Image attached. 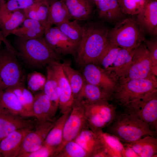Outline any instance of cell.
Segmentation results:
<instances>
[{
  "instance_id": "40",
  "label": "cell",
  "mask_w": 157,
  "mask_h": 157,
  "mask_svg": "<svg viewBox=\"0 0 157 157\" xmlns=\"http://www.w3.org/2000/svg\"><path fill=\"white\" fill-rule=\"evenodd\" d=\"M57 155L56 148L43 144L36 150L23 154L20 157H57Z\"/></svg>"
},
{
  "instance_id": "36",
  "label": "cell",
  "mask_w": 157,
  "mask_h": 157,
  "mask_svg": "<svg viewBox=\"0 0 157 157\" xmlns=\"http://www.w3.org/2000/svg\"><path fill=\"white\" fill-rule=\"evenodd\" d=\"M46 28L45 26L38 28L18 27L11 34L24 39L35 38L43 36Z\"/></svg>"
},
{
  "instance_id": "32",
  "label": "cell",
  "mask_w": 157,
  "mask_h": 157,
  "mask_svg": "<svg viewBox=\"0 0 157 157\" xmlns=\"http://www.w3.org/2000/svg\"><path fill=\"white\" fill-rule=\"evenodd\" d=\"M62 33L77 47L82 39L83 27L74 19L67 21L56 25Z\"/></svg>"
},
{
  "instance_id": "33",
  "label": "cell",
  "mask_w": 157,
  "mask_h": 157,
  "mask_svg": "<svg viewBox=\"0 0 157 157\" xmlns=\"http://www.w3.org/2000/svg\"><path fill=\"white\" fill-rule=\"evenodd\" d=\"M121 49L108 42L99 59L97 65L107 71L115 60Z\"/></svg>"
},
{
  "instance_id": "22",
  "label": "cell",
  "mask_w": 157,
  "mask_h": 157,
  "mask_svg": "<svg viewBox=\"0 0 157 157\" xmlns=\"http://www.w3.org/2000/svg\"><path fill=\"white\" fill-rule=\"evenodd\" d=\"M72 18L86 21L91 17L94 5L91 0H62Z\"/></svg>"
},
{
  "instance_id": "18",
  "label": "cell",
  "mask_w": 157,
  "mask_h": 157,
  "mask_svg": "<svg viewBox=\"0 0 157 157\" xmlns=\"http://www.w3.org/2000/svg\"><path fill=\"white\" fill-rule=\"evenodd\" d=\"M33 129L16 130L3 138L0 141V157H18L25 136Z\"/></svg>"
},
{
  "instance_id": "20",
  "label": "cell",
  "mask_w": 157,
  "mask_h": 157,
  "mask_svg": "<svg viewBox=\"0 0 157 157\" xmlns=\"http://www.w3.org/2000/svg\"><path fill=\"white\" fill-rule=\"evenodd\" d=\"M111 95L100 87L85 80L74 102L84 106L97 102L110 100Z\"/></svg>"
},
{
  "instance_id": "14",
  "label": "cell",
  "mask_w": 157,
  "mask_h": 157,
  "mask_svg": "<svg viewBox=\"0 0 157 157\" xmlns=\"http://www.w3.org/2000/svg\"><path fill=\"white\" fill-rule=\"evenodd\" d=\"M44 38L49 47L57 53L75 56L78 47L56 27H47Z\"/></svg>"
},
{
  "instance_id": "21",
  "label": "cell",
  "mask_w": 157,
  "mask_h": 157,
  "mask_svg": "<svg viewBox=\"0 0 157 157\" xmlns=\"http://www.w3.org/2000/svg\"><path fill=\"white\" fill-rule=\"evenodd\" d=\"M135 49L129 50L121 48L115 60L106 71L113 76L118 82L124 78L129 69Z\"/></svg>"
},
{
  "instance_id": "12",
  "label": "cell",
  "mask_w": 157,
  "mask_h": 157,
  "mask_svg": "<svg viewBox=\"0 0 157 157\" xmlns=\"http://www.w3.org/2000/svg\"><path fill=\"white\" fill-rule=\"evenodd\" d=\"M56 119L39 122L25 136L18 157L34 151L43 144L48 133L54 125Z\"/></svg>"
},
{
  "instance_id": "26",
  "label": "cell",
  "mask_w": 157,
  "mask_h": 157,
  "mask_svg": "<svg viewBox=\"0 0 157 157\" xmlns=\"http://www.w3.org/2000/svg\"><path fill=\"white\" fill-rule=\"evenodd\" d=\"M48 18L49 26L55 25L72 19L68 9L62 0H49Z\"/></svg>"
},
{
  "instance_id": "31",
  "label": "cell",
  "mask_w": 157,
  "mask_h": 157,
  "mask_svg": "<svg viewBox=\"0 0 157 157\" xmlns=\"http://www.w3.org/2000/svg\"><path fill=\"white\" fill-rule=\"evenodd\" d=\"M61 65L71 87L75 100L83 86L85 80L82 74L71 66L69 61H65L61 63Z\"/></svg>"
},
{
  "instance_id": "42",
  "label": "cell",
  "mask_w": 157,
  "mask_h": 157,
  "mask_svg": "<svg viewBox=\"0 0 157 157\" xmlns=\"http://www.w3.org/2000/svg\"><path fill=\"white\" fill-rule=\"evenodd\" d=\"M23 84H22L8 89L11 90L15 94L23 107L28 113L30 117V115L23 94Z\"/></svg>"
},
{
  "instance_id": "47",
  "label": "cell",
  "mask_w": 157,
  "mask_h": 157,
  "mask_svg": "<svg viewBox=\"0 0 157 157\" xmlns=\"http://www.w3.org/2000/svg\"><path fill=\"white\" fill-rule=\"evenodd\" d=\"M5 0H0V7L5 3Z\"/></svg>"
},
{
  "instance_id": "7",
  "label": "cell",
  "mask_w": 157,
  "mask_h": 157,
  "mask_svg": "<svg viewBox=\"0 0 157 157\" xmlns=\"http://www.w3.org/2000/svg\"><path fill=\"white\" fill-rule=\"evenodd\" d=\"M124 107L157 132V89L137 98Z\"/></svg>"
},
{
  "instance_id": "41",
  "label": "cell",
  "mask_w": 157,
  "mask_h": 157,
  "mask_svg": "<svg viewBox=\"0 0 157 157\" xmlns=\"http://www.w3.org/2000/svg\"><path fill=\"white\" fill-rule=\"evenodd\" d=\"M148 49L154 66V71L157 73V37L150 40H144L143 42Z\"/></svg>"
},
{
  "instance_id": "13",
  "label": "cell",
  "mask_w": 157,
  "mask_h": 157,
  "mask_svg": "<svg viewBox=\"0 0 157 157\" xmlns=\"http://www.w3.org/2000/svg\"><path fill=\"white\" fill-rule=\"evenodd\" d=\"M0 107V141L11 133L19 129H33L37 123Z\"/></svg>"
},
{
  "instance_id": "15",
  "label": "cell",
  "mask_w": 157,
  "mask_h": 157,
  "mask_svg": "<svg viewBox=\"0 0 157 157\" xmlns=\"http://www.w3.org/2000/svg\"><path fill=\"white\" fill-rule=\"evenodd\" d=\"M52 67L58 81L60 89L59 106L62 114L71 111L74 103L72 90L63 69L60 61L52 62L49 64Z\"/></svg>"
},
{
  "instance_id": "4",
  "label": "cell",
  "mask_w": 157,
  "mask_h": 157,
  "mask_svg": "<svg viewBox=\"0 0 157 157\" xmlns=\"http://www.w3.org/2000/svg\"><path fill=\"white\" fill-rule=\"evenodd\" d=\"M108 42L121 48L133 50L138 47L145 38L136 19L129 17L116 23L114 27L108 29Z\"/></svg>"
},
{
  "instance_id": "45",
  "label": "cell",
  "mask_w": 157,
  "mask_h": 157,
  "mask_svg": "<svg viewBox=\"0 0 157 157\" xmlns=\"http://www.w3.org/2000/svg\"><path fill=\"white\" fill-rule=\"evenodd\" d=\"M123 143L124 147L123 157H139L138 155L130 147L125 143Z\"/></svg>"
},
{
  "instance_id": "39",
  "label": "cell",
  "mask_w": 157,
  "mask_h": 157,
  "mask_svg": "<svg viewBox=\"0 0 157 157\" xmlns=\"http://www.w3.org/2000/svg\"><path fill=\"white\" fill-rule=\"evenodd\" d=\"M37 7V14L38 20L47 27L49 9V0H34Z\"/></svg>"
},
{
  "instance_id": "46",
  "label": "cell",
  "mask_w": 157,
  "mask_h": 157,
  "mask_svg": "<svg viewBox=\"0 0 157 157\" xmlns=\"http://www.w3.org/2000/svg\"><path fill=\"white\" fill-rule=\"evenodd\" d=\"M0 39H1L2 42H3L5 44L7 43L8 42V40L6 38H4L3 37L1 34V33L0 32Z\"/></svg>"
},
{
  "instance_id": "1",
  "label": "cell",
  "mask_w": 157,
  "mask_h": 157,
  "mask_svg": "<svg viewBox=\"0 0 157 157\" xmlns=\"http://www.w3.org/2000/svg\"><path fill=\"white\" fill-rule=\"evenodd\" d=\"M83 27L81 40L74 56L76 62L81 67L88 64L97 65L99 59L108 41V29L93 22L86 23Z\"/></svg>"
},
{
  "instance_id": "49",
  "label": "cell",
  "mask_w": 157,
  "mask_h": 157,
  "mask_svg": "<svg viewBox=\"0 0 157 157\" xmlns=\"http://www.w3.org/2000/svg\"><path fill=\"white\" fill-rule=\"evenodd\" d=\"M2 42V41L0 39V49L1 44Z\"/></svg>"
},
{
  "instance_id": "6",
  "label": "cell",
  "mask_w": 157,
  "mask_h": 157,
  "mask_svg": "<svg viewBox=\"0 0 157 157\" xmlns=\"http://www.w3.org/2000/svg\"><path fill=\"white\" fill-rule=\"evenodd\" d=\"M17 56L13 47L0 51V90L23 84V72Z\"/></svg>"
},
{
  "instance_id": "5",
  "label": "cell",
  "mask_w": 157,
  "mask_h": 157,
  "mask_svg": "<svg viewBox=\"0 0 157 157\" xmlns=\"http://www.w3.org/2000/svg\"><path fill=\"white\" fill-rule=\"evenodd\" d=\"M157 89L156 77L131 79L118 83L110 100L114 104L124 107L137 98Z\"/></svg>"
},
{
  "instance_id": "38",
  "label": "cell",
  "mask_w": 157,
  "mask_h": 157,
  "mask_svg": "<svg viewBox=\"0 0 157 157\" xmlns=\"http://www.w3.org/2000/svg\"><path fill=\"white\" fill-rule=\"evenodd\" d=\"M34 0H9L0 7V14L24 9L32 5Z\"/></svg>"
},
{
  "instance_id": "23",
  "label": "cell",
  "mask_w": 157,
  "mask_h": 157,
  "mask_svg": "<svg viewBox=\"0 0 157 157\" xmlns=\"http://www.w3.org/2000/svg\"><path fill=\"white\" fill-rule=\"evenodd\" d=\"M130 147L139 157L157 156V139L148 135L133 142L124 143Z\"/></svg>"
},
{
  "instance_id": "28",
  "label": "cell",
  "mask_w": 157,
  "mask_h": 157,
  "mask_svg": "<svg viewBox=\"0 0 157 157\" xmlns=\"http://www.w3.org/2000/svg\"><path fill=\"white\" fill-rule=\"evenodd\" d=\"M71 111L62 114L56 119L54 125L46 137L43 144L56 148L58 152V150L62 141L64 125Z\"/></svg>"
},
{
  "instance_id": "9",
  "label": "cell",
  "mask_w": 157,
  "mask_h": 157,
  "mask_svg": "<svg viewBox=\"0 0 157 157\" xmlns=\"http://www.w3.org/2000/svg\"><path fill=\"white\" fill-rule=\"evenodd\" d=\"M149 52L144 44L142 43L135 49L131 65L127 73L118 83L135 79L152 78L156 76Z\"/></svg>"
},
{
  "instance_id": "17",
  "label": "cell",
  "mask_w": 157,
  "mask_h": 157,
  "mask_svg": "<svg viewBox=\"0 0 157 157\" xmlns=\"http://www.w3.org/2000/svg\"><path fill=\"white\" fill-rule=\"evenodd\" d=\"M34 100L31 110L32 117L38 122L52 121L56 119L55 115L58 109L44 93L41 91L34 95Z\"/></svg>"
},
{
  "instance_id": "2",
  "label": "cell",
  "mask_w": 157,
  "mask_h": 157,
  "mask_svg": "<svg viewBox=\"0 0 157 157\" xmlns=\"http://www.w3.org/2000/svg\"><path fill=\"white\" fill-rule=\"evenodd\" d=\"M106 128L105 132L115 136L123 143L133 142L147 136H155L157 133L133 113L125 108L123 111H116L112 121Z\"/></svg>"
},
{
  "instance_id": "34",
  "label": "cell",
  "mask_w": 157,
  "mask_h": 157,
  "mask_svg": "<svg viewBox=\"0 0 157 157\" xmlns=\"http://www.w3.org/2000/svg\"><path fill=\"white\" fill-rule=\"evenodd\" d=\"M57 157H89L88 154L74 140L67 143Z\"/></svg>"
},
{
  "instance_id": "10",
  "label": "cell",
  "mask_w": 157,
  "mask_h": 157,
  "mask_svg": "<svg viewBox=\"0 0 157 157\" xmlns=\"http://www.w3.org/2000/svg\"><path fill=\"white\" fill-rule=\"evenodd\" d=\"M88 126L85 106L74 102L64 125L62 141L58 150V153L67 143L73 140L83 129Z\"/></svg>"
},
{
  "instance_id": "50",
  "label": "cell",
  "mask_w": 157,
  "mask_h": 157,
  "mask_svg": "<svg viewBox=\"0 0 157 157\" xmlns=\"http://www.w3.org/2000/svg\"></svg>"
},
{
  "instance_id": "37",
  "label": "cell",
  "mask_w": 157,
  "mask_h": 157,
  "mask_svg": "<svg viewBox=\"0 0 157 157\" xmlns=\"http://www.w3.org/2000/svg\"><path fill=\"white\" fill-rule=\"evenodd\" d=\"M47 78L42 74L36 71L29 74L27 77V88L35 92L43 91Z\"/></svg>"
},
{
  "instance_id": "19",
  "label": "cell",
  "mask_w": 157,
  "mask_h": 157,
  "mask_svg": "<svg viewBox=\"0 0 157 157\" xmlns=\"http://www.w3.org/2000/svg\"><path fill=\"white\" fill-rule=\"evenodd\" d=\"M96 5L99 18L104 21L116 24L126 18L117 0H99Z\"/></svg>"
},
{
  "instance_id": "25",
  "label": "cell",
  "mask_w": 157,
  "mask_h": 157,
  "mask_svg": "<svg viewBox=\"0 0 157 157\" xmlns=\"http://www.w3.org/2000/svg\"><path fill=\"white\" fill-rule=\"evenodd\" d=\"M79 145L88 154L89 157L102 147L97 135L88 127L83 129L73 140Z\"/></svg>"
},
{
  "instance_id": "48",
  "label": "cell",
  "mask_w": 157,
  "mask_h": 157,
  "mask_svg": "<svg viewBox=\"0 0 157 157\" xmlns=\"http://www.w3.org/2000/svg\"><path fill=\"white\" fill-rule=\"evenodd\" d=\"M94 5H96L99 0H91Z\"/></svg>"
},
{
  "instance_id": "3",
  "label": "cell",
  "mask_w": 157,
  "mask_h": 157,
  "mask_svg": "<svg viewBox=\"0 0 157 157\" xmlns=\"http://www.w3.org/2000/svg\"><path fill=\"white\" fill-rule=\"evenodd\" d=\"M17 37L15 43L17 56L28 65L39 67L53 62L60 61V55L49 47L44 36L29 39Z\"/></svg>"
},
{
  "instance_id": "16",
  "label": "cell",
  "mask_w": 157,
  "mask_h": 157,
  "mask_svg": "<svg viewBox=\"0 0 157 157\" xmlns=\"http://www.w3.org/2000/svg\"><path fill=\"white\" fill-rule=\"evenodd\" d=\"M137 23L144 34H157V0H148L143 9L137 15Z\"/></svg>"
},
{
  "instance_id": "11",
  "label": "cell",
  "mask_w": 157,
  "mask_h": 157,
  "mask_svg": "<svg viewBox=\"0 0 157 157\" xmlns=\"http://www.w3.org/2000/svg\"><path fill=\"white\" fill-rule=\"evenodd\" d=\"M82 67V74L86 82L100 87L111 96L118 83L112 75L95 64H88Z\"/></svg>"
},
{
  "instance_id": "35",
  "label": "cell",
  "mask_w": 157,
  "mask_h": 157,
  "mask_svg": "<svg viewBox=\"0 0 157 157\" xmlns=\"http://www.w3.org/2000/svg\"><path fill=\"white\" fill-rule=\"evenodd\" d=\"M122 11L126 15L138 14L144 8L148 0H117Z\"/></svg>"
},
{
  "instance_id": "24",
  "label": "cell",
  "mask_w": 157,
  "mask_h": 157,
  "mask_svg": "<svg viewBox=\"0 0 157 157\" xmlns=\"http://www.w3.org/2000/svg\"><path fill=\"white\" fill-rule=\"evenodd\" d=\"M26 18L23 9L8 13L0 14V32L6 38Z\"/></svg>"
},
{
  "instance_id": "8",
  "label": "cell",
  "mask_w": 157,
  "mask_h": 157,
  "mask_svg": "<svg viewBox=\"0 0 157 157\" xmlns=\"http://www.w3.org/2000/svg\"><path fill=\"white\" fill-rule=\"evenodd\" d=\"M108 101H100L85 106L87 124L95 134L106 128L114 117L116 106Z\"/></svg>"
},
{
  "instance_id": "29",
  "label": "cell",
  "mask_w": 157,
  "mask_h": 157,
  "mask_svg": "<svg viewBox=\"0 0 157 157\" xmlns=\"http://www.w3.org/2000/svg\"><path fill=\"white\" fill-rule=\"evenodd\" d=\"M109 157H123V143L117 138L101 131L96 133Z\"/></svg>"
},
{
  "instance_id": "43",
  "label": "cell",
  "mask_w": 157,
  "mask_h": 157,
  "mask_svg": "<svg viewBox=\"0 0 157 157\" xmlns=\"http://www.w3.org/2000/svg\"><path fill=\"white\" fill-rule=\"evenodd\" d=\"M22 90L28 111L31 117H32L31 110L34 100V95L33 94L31 91L24 87L23 85L22 86Z\"/></svg>"
},
{
  "instance_id": "27",
  "label": "cell",
  "mask_w": 157,
  "mask_h": 157,
  "mask_svg": "<svg viewBox=\"0 0 157 157\" xmlns=\"http://www.w3.org/2000/svg\"><path fill=\"white\" fill-rule=\"evenodd\" d=\"M0 107L25 117H30L15 94L8 89L0 90Z\"/></svg>"
},
{
  "instance_id": "44",
  "label": "cell",
  "mask_w": 157,
  "mask_h": 157,
  "mask_svg": "<svg viewBox=\"0 0 157 157\" xmlns=\"http://www.w3.org/2000/svg\"><path fill=\"white\" fill-rule=\"evenodd\" d=\"M23 10L26 18L39 21L37 14V7L34 1L32 5Z\"/></svg>"
},
{
  "instance_id": "30",
  "label": "cell",
  "mask_w": 157,
  "mask_h": 157,
  "mask_svg": "<svg viewBox=\"0 0 157 157\" xmlns=\"http://www.w3.org/2000/svg\"><path fill=\"white\" fill-rule=\"evenodd\" d=\"M47 80L43 91L49 97L53 105L58 109L60 89L53 70L48 65L47 66Z\"/></svg>"
}]
</instances>
